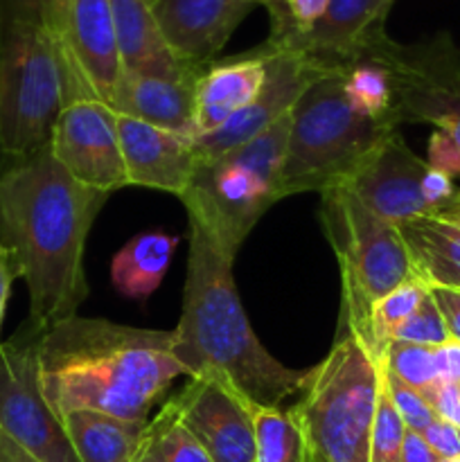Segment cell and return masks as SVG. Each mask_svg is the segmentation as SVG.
<instances>
[{
	"instance_id": "cell-37",
	"label": "cell",
	"mask_w": 460,
	"mask_h": 462,
	"mask_svg": "<svg viewBox=\"0 0 460 462\" xmlns=\"http://www.w3.org/2000/svg\"><path fill=\"white\" fill-rule=\"evenodd\" d=\"M16 278H21V269H18L16 257H14V253L9 251L5 244H0V332H3V320L5 314H7L9 293H12V284Z\"/></svg>"
},
{
	"instance_id": "cell-35",
	"label": "cell",
	"mask_w": 460,
	"mask_h": 462,
	"mask_svg": "<svg viewBox=\"0 0 460 462\" xmlns=\"http://www.w3.org/2000/svg\"><path fill=\"white\" fill-rule=\"evenodd\" d=\"M433 302L440 311L442 320L446 325L451 341L460 343V289L449 287H428Z\"/></svg>"
},
{
	"instance_id": "cell-27",
	"label": "cell",
	"mask_w": 460,
	"mask_h": 462,
	"mask_svg": "<svg viewBox=\"0 0 460 462\" xmlns=\"http://www.w3.org/2000/svg\"><path fill=\"white\" fill-rule=\"evenodd\" d=\"M379 364H382L392 377H397L401 383L415 388V391H424V388L431 386L433 382H437L436 347L388 341V346L383 347Z\"/></svg>"
},
{
	"instance_id": "cell-11",
	"label": "cell",
	"mask_w": 460,
	"mask_h": 462,
	"mask_svg": "<svg viewBox=\"0 0 460 462\" xmlns=\"http://www.w3.org/2000/svg\"><path fill=\"white\" fill-rule=\"evenodd\" d=\"M212 462H257V406L210 377H188L167 402Z\"/></svg>"
},
{
	"instance_id": "cell-41",
	"label": "cell",
	"mask_w": 460,
	"mask_h": 462,
	"mask_svg": "<svg viewBox=\"0 0 460 462\" xmlns=\"http://www.w3.org/2000/svg\"><path fill=\"white\" fill-rule=\"evenodd\" d=\"M433 217H437V219H442V221H449V224L458 226L460 228V189H458V194H455L454 201H451L446 208H442V210Z\"/></svg>"
},
{
	"instance_id": "cell-43",
	"label": "cell",
	"mask_w": 460,
	"mask_h": 462,
	"mask_svg": "<svg viewBox=\"0 0 460 462\" xmlns=\"http://www.w3.org/2000/svg\"><path fill=\"white\" fill-rule=\"evenodd\" d=\"M392 3H395V0H392Z\"/></svg>"
},
{
	"instance_id": "cell-28",
	"label": "cell",
	"mask_w": 460,
	"mask_h": 462,
	"mask_svg": "<svg viewBox=\"0 0 460 462\" xmlns=\"http://www.w3.org/2000/svg\"><path fill=\"white\" fill-rule=\"evenodd\" d=\"M329 0H271L266 7L271 12L269 48H284L296 36L305 34L325 14Z\"/></svg>"
},
{
	"instance_id": "cell-5",
	"label": "cell",
	"mask_w": 460,
	"mask_h": 462,
	"mask_svg": "<svg viewBox=\"0 0 460 462\" xmlns=\"http://www.w3.org/2000/svg\"><path fill=\"white\" fill-rule=\"evenodd\" d=\"M63 106V59L54 30L0 7V152L21 161L48 147Z\"/></svg>"
},
{
	"instance_id": "cell-1",
	"label": "cell",
	"mask_w": 460,
	"mask_h": 462,
	"mask_svg": "<svg viewBox=\"0 0 460 462\" xmlns=\"http://www.w3.org/2000/svg\"><path fill=\"white\" fill-rule=\"evenodd\" d=\"M108 197L72 179L50 144L0 176V244L16 257L39 332L77 316L88 296L86 239Z\"/></svg>"
},
{
	"instance_id": "cell-14",
	"label": "cell",
	"mask_w": 460,
	"mask_h": 462,
	"mask_svg": "<svg viewBox=\"0 0 460 462\" xmlns=\"http://www.w3.org/2000/svg\"><path fill=\"white\" fill-rule=\"evenodd\" d=\"M271 0H149L167 43L180 61L210 66L239 23Z\"/></svg>"
},
{
	"instance_id": "cell-29",
	"label": "cell",
	"mask_w": 460,
	"mask_h": 462,
	"mask_svg": "<svg viewBox=\"0 0 460 462\" xmlns=\"http://www.w3.org/2000/svg\"><path fill=\"white\" fill-rule=\"evenodd\" d=\"M404 436V420L400 418L382 383V397H379L377 415H374L373 433H370V462H401Z\"/></svg>"
},
{
	"instance_id": "cell-31",
	"label": "cell",
	"mask_w": 460,
	"mask_h": 462,
	"mask_svg": "<svg viewBox=\"0 0 460 462\" xmlns=\"http://www.w3.org/2000/svg\"><path fill=\"white\" fill-rule=\"evenodd\" d=\"M382 383H383V391L388 393L392 406H395V411L400 413V418L404 420L409 431L422 433L428 424L436 422L437 420L436 413H433L428 402L422 397V393L406 386V383H401L400 379L392 377L383 365H382Z\"/></svg>"
},
{
	"instance_id": "cell-8",
	"label": "cell",
	"mask_w": 460,
	"mask_h": 462,
	"mask_svg": "<svg viewBox=\"0 0 460 462\" xmlns=\"http://www.w3.org/2000/svg\"><path fill=\"white\" fill-rule=\"evenodd\" d=\"M41 334L27 323L12 341H0V431L39 462H79L41 388Z\"/></svg>"
},
{
	"instance_id": "cell-17",
	"label": "cell",
	"mask_w": 460,
	"mask_h": 462,
	"mask_svg": "<svg viewBox=\"0 0 460 462\" xmlns=\"http://www.w3.org/2000/svg\"><path fill=\"white\" fill-rule=\"evenodd\" d=\"M391 7L392 0H329L323 16L305 34L278 50L300 52L325 70H336L354 61L365 43L383 32Z\"/></svg>"
},
{
	"instance_id": "cell-12",
	"label": "cell",
	"mask_w": 460,
	"mask_h": 462,
	"mask_svg": "<svg viewBox=\"0 0 460 462\" xmlns=\"http://www.w3.org/2000/svg\"><path fill=\"white\" fill-rule=\"evenodd\" d=\"M262 52L266 57V79L260 93L237 116L230 117L221 129L194 140L197 162L221 156V153L242 147L248 140L264 134L269 126L291 113L293 104L314 81L332 72L325 70L314 59L300 52H291V50H273L264 45Z\"/></svg>"
},
{
	"instance_id": "cell-40",
	"label": "cell",
	"mask_w": 460,
	"mask_h": 462,
	"mask_svg": "<svg viewBox=\"0 0 460 462\" xmlns=\"http://www.w3.org/2000/svg\"><path fill=\"white\" fill-rule=\"evenodd\" d=\"M0 462H39L36 458H32L25 449L16 445L12 438L5 436L0 431Z\"/></svg>"
},
{
	"instance_id": "cell-33",
	"label": "cell",
	"mask_w": 460,
	"mask_h": 462,
	"mask_svg": "<svg viewBox=\"0 0 460 462\" xmlns=\"http://www.w3.org/2000/svg\"><path fill=\"white\" fill-rule=\"evenodd\" d=\"M428 165L445 171L451 179H460V149L442 131H433L428 140Z\"/></svg>"
},
{
	"instance_id": "cell-10",
	"label": "cell",
	"mask_w": 460,
	"mask_h": 462,
	"mask_svg": "<svg viewBox=\"0 0 460 462\" xmlns=\"http://www.w3.org/2000/svg\"><path fill=\"white\" fill-rule=\"evenodd\" d=\"M50 149L59 165L88 188L111 194L129 185L117 134V113L97 95H77L63 106L50 138Z\"/></svg>"
},
{
	"instance_id": "cell-23",
	"label": "cell",
	"mask_w": 460,
	"mask_h": 462,
	"mask_svg": "<svg viewBox=\"0 0 460 462\" xmlns=\"http://www.w3.org/2000/svg\"><path fill=\"white\" fill-rule=\"evenodd\" d=\"M179 237L167 233L135 235L117 251L111 264L113 287L126 298L144 300L161 287Z\"/></svg>"
},
{
	"instance_id": "cell-30",
	"label": "cell",
	"mask_w": 460,
	"mask_h": 462,
	"mask_svg": "<svg viewBox=\"0 0 460 462\" xmlns=\"http://www.w3.org/2000/svg\"><path fill=\"white\" fill-rule=\"evenodd\" d=\"M391 341L413 343V346L424 347H440L446 341H451L445 320H442L431 293H427V298L418 307V311L392 332Z\"/></svg>"
},
{
	"instance_id": "cell-36",
	"label": "cell",
	"mask_w": 460,
	"mask_h": 462,
	"mask_svg": "<svg viewBox=\"0 0 460 462\" xmlns=\"http://www.w3.org/2000/svg\"><path fill=\"white\" fill-rule=\"evenodd\" d=\"M0 7H7L14 9V12L39 18V21L48 23L54 30L59 25V21H61L66 0H0Z\"/></svg>"
},
{
	"instance_id": "cell-42",
	"label": "cell",
	"mask_w": 460,
	"mask_h": 462,
	"mask_svg": "<svg viewBox=\"0 0 460 462\" xmlns=\"http://www.w3.org/2000/svg\"><path fill=\"white\" fill-rule=\"evenodd\" d=\"M440 462H460V458H440Z\"/></svg>"
},
{
	"instance_id": "cell-26",
	"label": "cell",
	"mask_w": 460,
	"mask_h": 462,
	"mask_svg": "<svg viewBox=\"0 0 460 462\" xmlns=\"http://www.w3.org/2000/svg\"><path fill=\"white\" fill-rule=\"evenodd\" d=\"M427 293L428 287L422 280L410 278L397 289H392L391 293H386L382 300L374 302L373 311H370L368 341V350L373 352L374 359H382V352L388 346V341H391L392 332L418 311V307L422 305Z\"/></svg>"
},
{
	"instance_id": "cell-24",
	"label": "cell",
	"mask_w": 460,
	"mask_h": 462,
	"mask_svg": "<svg viewBox=\"0 0 460 462\" xmlns=\"http://www.w3.org/2000/svg\"><path fill=\"white\" fill-rule=\"evenodd\" d=\"M257 462H318L291 409H257Z\"/></svg>"
},
{
	"instance_id": "cell-9",
	"label": "cell",
	"mask_w": 460,
	"mask_h": 462,
	"mask_svg": "<svg viewBox=\"0 0 460 462\" xmlns=\"http://www.w3.org/2000/svg\"><path fill=\"white\" fill-rule=\"evenodd\" d=\"M188 219L197 221L212 242L235 260L244 239L260 217L280 201L278 188L255 170L225 152L198 161L192 183L180 197Z\"/></svg>"
},
{
	"instance_id": "cell-25",
	"label": "cell",
	"mask_w": 460,
	"mask_h": 462,
	"mask_svg": "<svg viewBox=\"0 0 460 462\" xmlns=\"http://www.w3.org/2000/svg\"><path fill=\"white\" fill-rule=\"evenodd\" d=\"M135 462H212L170 406L147 424Z\"/></svg>"
},
{
	"instance_id": "cell-6",
	"label": "cell",
	"mask_w": 460,
	"mask_h": 462,
	"mask_svg": "<svg viewBox=\"0 0 460 462\" xmlns=\"http://www.w3.org/2000/svg\"><path fill=\"white\" fill-rule=\"evenodd\" d=\"M320 224L341 269L338 332L368 347L370 311L386 293L418 278L400 228L370 212L345 185L320 192Z\"/></svg>"
},
{
	"instance_id": "cell-18",
	"label": "cell",
	"mask_w": 460,
	"mask_h": 462,
	"mask_svg": "<svg viewBox=\"0 0 460 462\" xmlns=\"http://www.w3.org/2000/svg\"><path fill=\"white\" fill-rule=\"evenodd\" d=\"M201 75V72H198ZM167 79V77L122 72L108 106L133 120L194 140V86L197 77Z\"/></svg>"
},
{
	"instance_id": "cell-21",
	"label": "cell",
	"mask_w": 460,
	"mask_h": 462,
	"mask_svg": "<svg viewBox=\"0 0 460 462\" xmlns=\"http://www.w3.org/2000/svg\"><path fill=\"white\" fill-rule=\"evenodd\" d=\"M61 422L79 462H135L149 420L72 411Z\"/></svg>"
},
{
	"instance_id": "cell-32",
	"label": "cell",
	"mask_w": 460,
	"mask_h": 462,
	"mask_svg": "<svg viewBox=\"0 0 460 462\" xmlns=\"http://www.w3.org/2000/svg\"><path fill=\"white\" fill-rule=\"evenodd\" d=\"M419 393L428 402L437 420H445V422L460 427V383L437 379V382H433L431 386Z\"/></svg>"
},
{
	"instance_id": "cell-22",
	"label": "cell",
	"mask_w": 460,
	"mask_h": 462,
	"mask_svg": "<svg viewBox=\"0 0 460 462\" xmlns=\"http://www.w3.org/2000/svg\"><path fill=\"white\" fill-rule=\"evenodd\" d=\"M409 248L415 275L427 287L460 289V228L437 217H415L397 224Z\"/></svg>"
},
{
	"instance_id": "cell-19",
	"label": "cell",
	"mask_w": 460,
	"mask_h": 462,
	"mask_svg": "<svg viewBox=\"0 0 460 462\" xmlns=\"http://www.w3.org/2000/svg\"><path fill=\"white\" fill-rule=\"evenodd\" d=\"M264 79L266 57L262 50L203 68L194 86L197 138L221 129L230 117L248 106L260 93Z\"/></svg>"
},
{
	"instance_id": "cell-13",
	"label": "cell",
	"mask_w": 460,
	"mask_h": 462,
	"mask_svg": "<svg viewBox=\"0 0 460 462\" xmlns=\"http://www.w3.org/2000/svg\"><path fill=\"white\" fill-rule=\"evenodd\" d=\"M428 162L409 149L400 134H391L354 171L345 188L382 219L404 224L415 217H428L422 180Z\"/></svg>"
},
{
	"instance_id": "cell-15",
	"label": "cell",
	"mask_w": 460,
	"mask_h": 462,
	"mask_svg": "<svg viewBox=\"0 0 460 462\" xmlns=\"http://www.w3.org/2000/svg\"><path fill=\"white\" fill-rule=\"evenodd\" d=\"M54 34L93 93L102 102H111L122 75L111 0H66Z\"/></svg>"
},
{
	"instance_id": "cell-20",
	"label": "cell",
	"mask_w": 460,
	"mask_h": 462,
	"mask_svg": "<svg viewBox=\"0 0 460 462\" xmlns=\"http://www.w3.org/2000/svg\"><path fill=\"white\" fill-rule=\"evenodd\" d=\"M111 9L122 72L185 79L203 70L188 66L176 57L153 16L149 0H111Z\"/></svg>"
},
{
	"instance_id": "cell-39",
	"label": "cell",
	"mask_w": 460,
	"mask_h": 462,
	"mask_svg": "<svg viewBox=\"0 0 460 462\" xmlns=\"http://www.w3.org/2000/svg\"><path fill=\"white\" fill-rule=\"evenodd\" d=\"M401 462H440L436 451L428 447L422 433L406 429L404 445H401Z\"/></svg>"
},
{
	"instance_id": "cell-16",
	"label": "cell",
	"mask_w": 460,
	"mask_h": 462,
	"mask_svg": "<svg viewBox=\"0 0 460 462\" xmlns=\"http://www.w3.org/2000/svg\"><path fill=\"white\" fill-rule=\"evenodd\" d=\"M126 180L183 197L197 170L194 140L117 113Z\"/></svg>"
},
{
	"instance_id": "cell-4",
	"label": "cell",
	"mask_w": 460,
	"mask_h": 462,
	"mask_svg": "<svg viewBox=\"0 0 460 462\" xmlns=\"http://www.w3.org/2000/svg\"><path fill=\"white\" fill-rule=\"evenodd\" d=\"M395 131L397 126L370 116L350 97L341 70L327 72L291 108L280 199L345 185Z\"/></svg>"
},
{
	"instance_id": "cell-2",
	"label": "cell",
	"mask_w": 460,
	"mask_h": 462,
	"mask_svg": "<svg viewBox=\"0 0 460 462\" xmlns=\"http://www.w3.org/2000/svg\"><path fill=\"white\" fill-rule=\"evenodd\" d=\"M39 373L59 420L72 411L149 420L174 379L188 377L174 356V332L79 316L41 334Z\"/></svg>"
},
{
	"instance_id": "cell-7",
	"label": "cell",
	"mask_w": 460,
	"mask_h": 462,
	"mask_svg": "<svg viewBox=\"0 0 460 462\" xmlns=\"http://www.w3.org/2000/svg\"><path fill=\"white\" fill-rule=\"evenodd\" d=\"M382 397V364L363 341L338 332L291 406L318 462H370V433Z\"/></svg>"
},
{
	"instance_id": "cell-3",
	"label": "cell",
	"mask_w": 460,
	"mask_h": 462,
	"mask_svg": "<svg viewBox=\"0 0 460 462\" xmlns=\"http://www.w3.org/2000/svg\"><path fill=\"white\" fill-rule=\"evenodd\" d=\"M233 262L189 219L183 311L171 329L174 356L188 377L216 379L257 409H278L305 393L314 368H287L262 346L239 300Z\"/></svg>"
},
{
	"instance_id": "cell-38",
	"label": "cell",
	"mask_w": 460,
	"mask_h": 462,
	"mask_svg": "<svg viewBox=\"0 0 460 462\" xmlns=\"http://www.w3.org/2000/svg\"><path fill=\"white\" fill-rule=\"evenodd\" d=\"M436 370L440 382L460 383V343L446 341L436 347Z\"/></svg>"
},
{
	"instance_id": "cell-34",
	"label": "cell",
	"mask_w": 460,
	"mask_h": 462,
	"mask_svg": "<svg viewBox=\"0 0 460 462\" xmlns=\"http://www.w3.org/2000/svg\"><path fill=\"white\" fill-rule=\"evenodd\" d=\"M424 440L428 442L437 458H460V427L436 420L422 431Z\"/></svg>"
}]
</instances>
